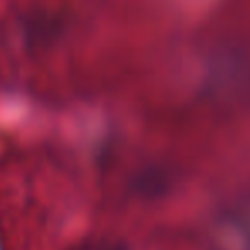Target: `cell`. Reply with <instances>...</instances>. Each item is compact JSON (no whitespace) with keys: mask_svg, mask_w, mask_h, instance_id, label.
<instances>
[{"mask_svg":"<svg viewBox=\"0 0 250 250\" xmlns=\"http://www.w3.org/2000/svg\"><path fill=\"white\" fill-rule=\"evenodd\" d=\"M111 250H124V249H111Z\"/></svg>","mask_w":250,"mask_h":250,"instance_id":"cell-1","label":"cell"}]
</instances>
